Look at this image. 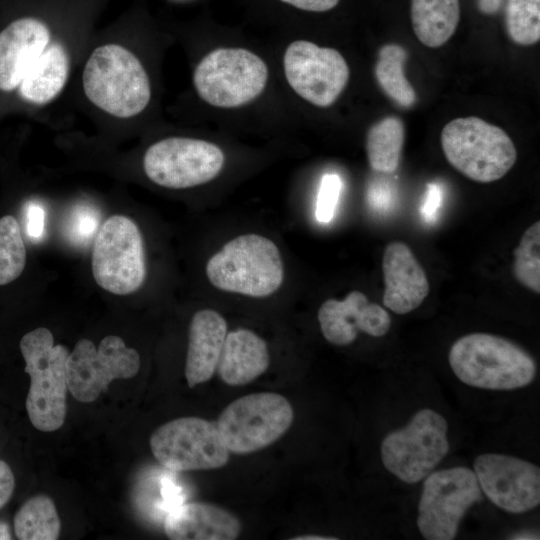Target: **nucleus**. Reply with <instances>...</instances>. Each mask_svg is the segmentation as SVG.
I'll list each match as a JSON object with an SVG mask.
<instances>
[{
	"instance_id": "obj_12",
	"label": "nucleus",
	"mask_w": 540,
	"mask_h": 540,
	"mask_svg": "<svg viewBox=\"0 0 540 540\" xmlns=\"http://www.w3.org/2000/svg\"><path fill=\"white\" fill-rule=\"evenodd\" d=\"M224 165V154L215 144L193 138L169 137L152 144L143 157L146 176L172 189L198 186L214 179Z\"/></svg>"
},
{
	"instance_id": "obj_10",
	"label": "nucleus",
	"mask_w": 540,
	"mask_h": 540,
	"mask_svg": "<svg viewBox=\"0 0 540 540\" xmlns=\"http://www.w3.org/2000/svg\"><path fill=\"white\" fill-rule=\"evenodd\" d=\"M483 500L474 471L456 466L431 472L423 483L417 526L427 540H452L467 510Z\"/></svg>"
},
{
	"instance_id": "obj_24",
	"label": "nucleus",
	"mask_w": 540,
	"mask_h": 540,
	"mask_svg": "<svg viewBox=\"0 0 540 540\" xmlns=\"http://www.w3.org/2000/svg\"><path fill=\"white\" fill-rule=\"evenodd\" d=\"M405 130L401 119L388 116L373 124L366 135V152L373 170L393 173L397 170L404 143Z\"/></svg>"
},
{
	"instance_id": "obj_34",
	"label": "nucleus",
	"mask_w": 540,
	"mask_h": 540,
	"mask_svg": "<svg viewBox=\"0 0 540 540\" xmlns=\"http://www.w3.org/2000/svg\"><path fill=\"white\" fill-rule=\"evenodd\" d=\"M27 234L34 241H39L45 234V209L37 203H31L27 207Z\"/></svg>"
},
{
	"instance_id": "obj_26",
	"label": "nucleus",
	"mask_w": 540,
	"mask_h": 540,
	"mask_svg": "<svg viewBox=\"0 0 540 540\" xmlns=\"http://www.w3.org/2000/svg\"><path fill=\"white\" fill-rule=\"evenodd\" d=\"M406 50L397 44H386L378 53L375 77L382 90L398 105L409 108L416 102L414 88L404 74Z\"/></svg>"
},
{
	"instance_id": "obj_16",
	"label": "nucleus",
	"mask_w": 540,
	"mask_h": 540,
	"mask_svg": "<svg viewBox=\"0 0 540 540\" xmlns=\"http://www.w3.org/2000/svg\"><path fill=\"white\" fill-rule=\"evenodd\" d=\"M318 322L324 338L336 346L355 341L362 331L372 337H382L390 329L391 318L378 304L354 290L342 300L327 299L318 310Z\"/></svg>"
},
{
	"instance_id": "obj_38",
	"label": "nucleus",
	"mask_w": 540,
	"mask_h": 540,
	"mask_svg": "<svg viewBox=\"0 0 540 540\" xmlns=\"http://www.w3.org/2000/svg\"><path fill=\"white\" fill-rule=\"evenodd\" d=\"M504 0H477L478 10L484 15H494L499 12Z\"/></svg>"
},
{
	"instance_id": "obj_32",
	"label": "nucleus",
	"mask_w": 540,
	"mask_h": 540,
	"mask_svg": "<svg viewBox=\"0 0 540 540\" xmlns=\"http://www.w3.org/2000/svg\"><path fill=\"white\" fill-rule=\"evenodd\" d=\"M366 195L369 205L378 212L390 211L397 200L394 184L384 178L373 180L367 188Z\"/></svg>"
},
{
	"instance_id": "obj_18",
	"label": "nucleus",
	"mask_w": 540,
	"mask_h": 540,
	"mask_svg": "<svg viewBox=\"0 0 540 540\" xmlns=\"http://www.w3.org/2000/svg\"><path fill=\"white\" fill-rule=\"evenodd\" d=\"M49 40L46 24L32 17L17 19L0 32L1 91H11L20 85Z\"/></svg>"
},
{
	"instance_id": "obj_6",
	"label": "nucleus",
	"mask_w": 540,
	"mask_h": 540,
	"mask_svg": "<svg viewBox=\"0 0 540 540\" xmlns=\"http://www.w3.org/2000/svg\"><path fill=\"white\" fill-rule=\"evenodd\" d=\"M448 423L438 412L423 408L409 423L391 431L381 443L383 466L399 480H424L449 451Z\"/></svg>"
},
{
	"instance_id": "obj_7",
	"label": "nucleus",
	"mask_w": 540,
	"mask_h": 540,
	"mask_svg": "<svg viewBox=\"0 0 540 540\" xmlns=\"http://www.w3.org/2000/svg\"><path fill=\"white\" fill-rule=\"evenodd\" d=\"M265 62L242 48H219L207 54L194 71V86L208 104L221 108L244 105L264 90Z\"/></svg>"
},
{
	"instance_id": "obj_14",
	"label": "nucleus",
	"mask_w": 540,
	"mask_h": 540,
	"mask_svg": "<svg viewBox=\"0 0 540 540\" xmlns=\"http://www.w3.org/2000/svg\"><path fill=\"white\" fill-rule=\"evenodd\" d=\"M283 63L291 88L318 107L332 105L350 76L349 67L337 50L305 40L294 41L287 47Z\"/></svg>"
},
{
	"instance_id": "obj_2",
	"label": "nucleus",
	"mask_w": 540,
	"mask_h": 540,
	"mask_svg": "<svg viewBox=\"0 0 540 540\" xmlns=\"http://www.w3.org/2000/svg\"><path fill=\"white\" fill-rule=\"evenodd\" d=\"M85 95L99 109L118 118H130L148 105V75L134 53L118 44L97 47L82 76Z\"/></svg>"
},
{
	"instance_id": "obj_27",
	"label": "nucleus",
	"mask_w": 540,
	"mask_h": 540,
	"mask_svg": "<svg viewBox=\"0 0 540 540\" xmlns=\"http://www.w3.org/2000/svg\"><path fill=\"white\" fill-rule=\"evenodd\" d=\"M27 253L17 219L12 215L0 218V286L16 280L26 265Z\"/></svg>"
},
{
	"instance_id": "obj_1",
	"label": "nucleus",
	"mask_w": 540,
	"mask_h": 540,
	"mask_svg": "<svg viewBox=\"0 0 540 540\" xmlns=\"http://www.w3.org/2000/svg\"><path fill=\"white\" fill-rule=\"evenodd\" d=\"M449 365L464 384L486 390H514L529 385L536 363L523 348L497 335L471 333L457 339Z\"/></svg>"
},
{
	"instance_id": "obj_15",
	"label": "nucleus",
	"mask_w": 540,
	"mask_h": 540,
	"mask_svg": "<svg viewBox=\"0 0 540 540\" xmlns=\"http://www.w3.org/2000/svg\"><path fill=\"white\" fill-rule=\"evenodd\" d=\"M474 473L486 497L500 509L524 513L540 503V469L521 458L486 453L474 460Z\"/></svg>"
},
{
	"instance_id": "obj_8",
	"label": "nucleus",
	"mask_w": 540,
	"mask_h": 540,
	"mask_svg": "<svg viewBox=\"0 0 540 540\" xmlns=\"http://www.w3.org/2000/svg\"><path fill=\"white\" fill-rule=\"evenodd\" d=\"M290 402L280 394L259 392L231 402L216 426L229 452L248 454L276 442L293 423Z\"/></svg>"
},
{
	"instance_id": "obj_25",
	"label": "nucleus",
	"mask_w": 540,
	"mask_h": 540,
	"mask_svg": "<svg viewBox=\"0 0 540 540\" xmlns=\"http://www.w3.org/2000/svg\"><path fill=\"white\" fill-rule=\"evenodd\" d=\"M60 519L51 498L37 495L27 500L14 517V531L21 540H55Z\"/></svg>"
},
{
	"instance_id": "obj_31",
	"label": "nucleus",
	"mask_w": 540,
	"mask_h": 540,
	"mask_svg": "<svg viewBox=\"0 0 540 540\" xmlns=\"http://www.w3.org/2000/svg\"><path fill=\"white\" fill-rule=\"evenodd\" d=\"M341 189L342 181L337 174L323 175L319 185L315 211L319 223L327 224L333 219Z\"/></svg>"
},
{
	"instance_id": "obj_22",
	"label": "nucleus",
	"mask_w": 540,
	"mask_h": 540,
	"mask_svg": "<svg viewBox=\"0 0 540 540\" xmlns=\"http://www.w3.org/2000/svg\"><path fill=\"white\" fill-rule=\"evenodd\" d=\"M68 73L69 59L64 47L59 43L48 45L23 77L20 95L29 103L46 104L62 91Z\"/></svg>"
},
{
	"instance_id": "obj_20",
	"label": "nucleus",
	"mask_w": 540,
	"mask_h": 540,
	"mask_svg": "<svg viewBox=\"0 0 540 540\" xmlns=\"http://www.w3.org/2000/svg\"><path fill=\"white\" fill-rule=\"evenodd\" d=\"M227 333V322L217 311L202 309L193 315L185 364V377L190 388L213 376Z\"/></svg>"
},
{
	"instance_id": "obj_29",
	"label": "nucleus",
	"mask_w": 540,
	"mask_h": 540,
	"mask_svg": "<svg viewBox=\"0 0 540 540\" xmlns=\"http://www.w3.org/2000/svg\"><path fill=\"white\" fill-rule=\"evenodd\" d=\"M513 273L519 283L540 293V222H534L523 233L513 252Z\"/></svg>"
},
{
	"instance_id": "obj_36",
	"label": "nucleus",
	"mask_w": 540,
	"mask_h": 540,
	"mask_svg": "<svg viewBox=\"0 0 540 540\" xmlns=\"http://www.w3.org/2000/svg\"><path fill=\"white\" fill-rule=\"evenodd\" d=\"M15 479L9 465L0 460V509L9 501L14 491Z\"/></svg>"
},
{
	"instance_id": "obj_3",
	"label": "nucleus",
	"mask_w": 540,
	"mask_h": 540,
	"mask_svg": "<svg viewBox=\"0 0 540 540\" xmlns=\"http://www.w3.org/2000/svg\"><path fill=\"white\" fill-rule=\"evenodd\" d=\"M30 376L26 410L32 425L43 432L58 430L66 416L68 389L67 348L54 345L51 331L38 327L26 333L19 343Z\"/></svg>"
},
{
	"instance_id": "obj_37",
	"label": "nucleus",
	"mask_w": 540,
	"mask_h": 540,
	"mask_svg": "<svg viewBox=\"0 0 540 540\" xmlns=\"http://www.w3.org/2000/svg\"><path fill=\"white\" fill-rule=\"evenodd\" d=\"M298 9L312 12H324L333 9L339 0H281Z\"/></svg>"
},
{
	"instance_id": "obj_33",
	"label": "nucleus",
	"mask_w": 540,
	"mask_h": 540,
	"mask_svg": "<svg viewBox=\"0 0 540 540\" xmlns=\"http://www.w3.org/2000/svg\"><path fill=\"white\" fill-rule=\"evenodd\" d=\"M442 200V187L435 182L428 183L420 208L421 215L427 223H434L437 220Z\"/></svg>"
},
{
	"instance_id": "obj_28",
	"label": "nucleus",
	"mask_w": 540,
	"mask_h": 540,
	"mask_svg": "<svg viewBox=\"0 0 540 540\" xmlns=\"http://www.w3.org/2000/svg\"><path fill=\"white\" fill-rule=\"evenodd\" d=\"M505 25L509 38L521 46L540 39V0H507Z\"/></svg>"
},
{
	"instance_id": "obj_35",
	"label": "nucleus",
	"mask_w": 540,
	"mask_h": 540,
	"mask_svg": "<svg viewBox=\"0 0 540 540\" xmlns=\"http://www.w3.org/2000/svg\"><path fill=\"white\" fill-rule=\"evenodd\" d=\"M160 493L162 497L161 506L167 513L183 503L184 495L181 487L169 478L161 480Z\"/></svg>"
},
{
	"instance_id": "obj_39",
	"label": "nucleus",
	"mask_w": 540,
	"mask_h": 540,
	"mask_svg": "<svg viewBox=\"0 0 540 540\" xmlns=\"http://www.w3.org/2000/svg\"><path fill=\"white\" fill-rule=\"evenodd\" d=\"M511 539H517V540H530V539H539L538 533L531 532V531H522L518 532L516 534H513Z\"/></svg>"
},
{
	"instance_id": "obj_5",
	"label": "nucleus",
	"mask_w": 540,
	"mask_h": 540,
	"mask_svg": "<svg viewBox=\"0 0 540 540\" xmlns=\"http://www.w3.org/2000/svg\"><path fill=\"white\" fill-rule=\"evenodd\" d=\"M441 146L447 161L456 170L480 183L501 179L517 159L509 135L475 116L448 122L441 132Z\"/></svg>"
},
{
	"instance_id": "obj_19",
	"label": "nucleus",
	"mask_w": 540,
	"mask_h": 540,
	"mask_svg": "<svg viewBox=\"0 0 540 540\" xmlns=\"http://www.w3.org/2000/svg\"><path fill=\"white\" fill-rule=\"evenodd\" d=\"M241 529L231 512L203 502L182 503L164 521V531L172 540H234Z\"/></svg>"
},
{
	"instance_id": "obj_23",
	"label": "nucleus",
	"mask_w": 540,
	"mask_h": 540,
	"mask_svg": "<svg viewBox=\"0 0 540 540\" xmlns=\"http://www.w3.org/2000/svg\"><path fill=\"white\" fill-rule=\"evenodd\" d=\"M413 31L430 48L444 45L454 34L460 20L459 0H411Z\"/></svg>"
},
{
	"instance_id": "obj_9",
	"label": "nucleus",
	"mask_w": 540,
	"mask_h": 540,
	"mask_svg": "<svg viewBox=\"0 0 540 540\" xmlns=\"http://www.w3.org/2000/svg\"><path fill=\"white\" fill-rule=\"evenodd\" d=\"M91 266L94 280L107 292L127 295L141 287L146 276L143 239L132 219L113 215L101 225Z\"/></svg>"
},
{
	"instance_id": "obj_30",
	"label": "nucleus",
	"mask_w": 540,
	"mask_h": 540,
	"mask_svg": "<svg viewBox=\"0 0 540 540\" xmlns=\"http://www.w3.org/2000/svg\"><path fill=\"white\" fill-rule=\"evenodd\" d=\"M99 212L91 206L80 205L71 212L67 223V236L78 245L87 244L98 232Z\"/></svg>"
},
{
	"instance_id": "obj_17",
	"label": "nucleus",
	"mask_w": 540,
	"mask_h": 540,
	"mask_svg": "<svg viewBox=\"0 0 540 540\" xmlns=\"http://www.w3.org/2000/svg\"><path fill=\"white\" fill-rule=\"evenodd\" d=\"M382 271L385 283L383 304L396 314L419 307L430 291L427 276L411 249L402 242L387 245Z\"/></svg>"
},
{
	"instance_id": "obj_13",
	"label": "nucleus",
	"mask_w": 540,
	"mask_h": 540,
	"mask_svg": "<svg viewBox=\"0 0 540 540\" xmlns=\"http://www.w3.org/2000/svg\"><path fill=\"white\" fill-rule=\"evenodd\" d=\"M68 390L79 402L95 401L115 379L134 377L140 368L138 352L116 335L105 336L96 348L79 340L68 357Z\"/></svg>"
},
{
	"instance_id": "obj_4",
	"label": "nucleus",
	"mask_w": 540,
	"mask_h": 540,
	"mask_svg": "<svg viewBox=\"0 0 540 540\" xmlns=\"http://www.w3.org/2000/svg\"><path fill=\"white\" fill-rule=\"evenodd\" d=\"M206 275L221 291L263 298L280 288L284 266L271 239L248 233L229 240L213 254L207 261Z\"/></svg>"
},
{
	"instance_id": "obj_41",
	"label": "nucleus",
	"mask_w": 540,
	"mask_h": 540,
	"mask_svg": "<svg viewBox=\"0 0 540 540\" xmlns=\"http://www.w3.org/2000/svg\"><path fill=\"white\" fill-rule=\"evenodd\" d=\"M11 539L9 527L6 523L0 522V540Z\"/></svg>"
},
{
	"instance_id": "obj_11",
	"label": "nucleus",
	"mask_w": 540,
	"mask_h": 540,
	"mask_svg": "<svg viewBox=\"0 0 540 540\" xmlns=\"http://www.w3.org/2000/svg\"><path fill=\"white\" fill-rule=\"evenodd\" d=\"M149 444L156 460L171 471L217 469L229 460L216 423L199 417H181L161 425Z\"/></svg>"
},
{
	"instance_id": "obj_40",
	"label": "nucleus",
	"mask_w": 540,
	"mask_h": 540,
	"mask_svg": "<svg viewBox=\"0 0 540 540\" xmlns=\"http://www.w3.org/2000/svg\"><path fill=\"white\" fill-rule=\"evenodd\" d=\"M292 540H336V537L322 536V535H301L299 537H293Z\"/></svg>"
},
{
	"instance_id": "obj_21",
	"label": "nucleus",
	"mask_w": 540,
	"mask_h": 540,
	"mask_svg": "<svg viewBox=\"0 0 540 540\" xmlns=\"http://www.w3.org/2000/svg\"><path fill=\"white\" fill-rule=\"evenodd\" d=\"M269 364L266 341L255 332L240 328L227 333L216 370L224 383L241 386L261 376Z\"/></svg>"
}]
</instances>
